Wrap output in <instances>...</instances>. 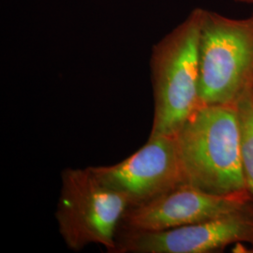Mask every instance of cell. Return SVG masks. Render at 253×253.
Segmentation results:
<instances>
[{
  "label": "cell",
  "mask_w": 253,
  "mask_h": 253,
  "mask_svg": "<svg viewBox=\"0 0 253 253\" xmlns=\"http://www.w3.org/2000/svg\"><path fill=\"white\" fill-rule=\"evenodd\" d=\"M89 168L104 185L126 197L130 207L185 184L175 135L149 137L143 147L121 163Z\"/></svg>",
  "instance_id": "5"
},
{
  "label": "cell",
  "mask_w": 253,
  "mask_h": 253,
  "mask_svg": "<svg viewBox=\"0 0 253 253\" xmlns=\"http://www.w3.org/2000/svg\"><path fill=\"white\" fill-rule=\"evenodd\" d=\"M239 243L253 253V209L163 231H121L114 253H216Z\"/></svg>",
  "instance_id": "6"
},
{
  "label": "cell",
  "mask_w": 253,
  "mask_h": 253,
  "mask_svg": "<svg viewBox=\"0 0 253 253\" xmlns=\"http://www.w3.org/2000/svg\"><path fill=\"white\" fill-rule=\"evenodd\" d=\"M241 126L242 166L248 190L253 198V86L235 103Z\"/></svg>",
  "instance_id": "8"
},
{
  "label": "cell",
  "mask_w": 253,
  "mask_h": 253,
  "mask_svg": "<svg viewBox=\"0 0 253 253\" xmlns=\"http://www.w3.org/2000/svg\"><path fill=\"white\" fill-rule=\"evenodd\" d=\"M175 138L185 184L217 195L249 191L235 104L201 105Z\"/></svg>",
  "instance_id": "1"
},
{
  "label": "cell",
  "mask_w": 253,
  "mask_h": 253,
  "mask_svg": "<svg viewBox=\"0 0 253 253\" xmlns=\"http://www.w3.org/2000/svg\"><path fill=\"white\" fill-rule=\"evenodd\" d=\"M203 14L204 9H193L153 47L154 118L149 137L175 135L201 106L199 40Z\"/></svg>",
  "instance_id": "2"
},
{
  "label": "cell",
  "mask_w": 253,
  "mask_h": 253,
  "mask_svg": "<svg viewBox=\"0 0 253 253\" xmlns=\"http://www.w3.org/2000/svg\"><path fill=\"white\" fill-rule=\"evenodd\" d=\"M236 2H242V3H248V4H253V0H234Z\"/></svg>",
  "instance_id": "9"
},
{
  "label": "cell",
  "mask_w": 253,
  "mask_h": 253,
  "mask_svg": "<svg viewBox=\"0 0 253 253\" xmlns=\"http://www.w3.org/2000/svg\"><path fill=\"white\" fill-rule=\"evenodd\" d=\"M61 178L55 217L65 243L77 252L99 244L114 253L128 200L99 180L89 167L67 168Z\"/></svg>",
  "instance_id": "4"
},
{
  "label": "cell",
  "mask_w": 253,
  "mask_h": 253,
  "mask_svg": "<svg viewBox=\"0 0 253 253\" xmlns=\"http://www.w3.org/2000/svg\"><path fill=\"white\" fill-rule=\"evenodd\" d=\"M253 209L250 191L217 195L183 184L145 204L127 208L121 231H163Z\"/></svg>",
  "instance_id": "7"
},
{
  "label": "cell",
  "mask_w": 253,
  "mask_h": 253,
  "mask_svg": "<svg viewBox=\"0 0 253 253\" xmlns=\"http://www.w3.org/2000/svg\"><path fill=\"white\" fill-rule=\"evenodd\" d=\"M253 86V12L228 18L204 9L199 40L201 105L235 104Z\"/></svg>",
  "instance_id": "3"
}]
</instances>
